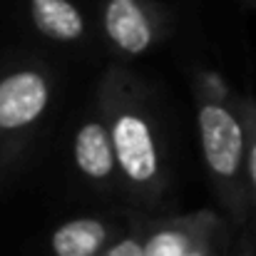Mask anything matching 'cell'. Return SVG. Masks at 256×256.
I'll return each instance as SVG.
<instances>
[{"mask_svg": "<svg viewBox=\"0 0 256 256\" xmlns=\"http://www.w3.org/2000/svg\"><path fill=\"white\" fill-rule=\"evenodd\" d=\"M35 28L55 40H78L85 32L80 10L70 0H30Z\"/></svg>", "mask_w": 256, "mask_h": 256, "instance_id": "6", "label": "cell"}, {"mask_svg": "<svg viewBox=\"0 0 256 256\" xmlns=\"http://www.w3.org/2000/svg\"><path fill=\"white\" fill-rule=\"evenodd\" d=\"M110 256H147L144 254V246H140L137 242H132V239H127V242H122V244H117Z\"/></svg>", "mask_w": 256, "mask_h": 256, "instance_id": "9", "label": "cell"}, {"mask_svg": "<svg viewBox=\"0 0 256 256\" xmlns=\"http://www.w3.org/2000/svg\"><path fill=\"white\" fill-rule=\"evenodd\" d=\"M246 167H249V179L256 189V124H254V137H252V144H249V152H246Z\"/></svg>", "mask_w": 256, "mask_h": 256, "instance_id": "10", "label": "cell"}, {"mask_svg": "<svg viewBox=\"0 0 256 256\" xmlns=\"http://www.w3.org/2000/svg\"><path fill=\"white\" fill-rule=\"evenodd\" d=\"M114 154L132 182H150L157 174V150L147 122L137 114H122L112 130Z\"/></svg>", "mask_w": 256, "mask_h": 256, "instance_id": "2", "label": "cell"}, {"mask_svg": "<svg viewBox=\"0 0 256 256\" xmlns=\"http://www.w3.org/2000/svg\"><path fill=\"white\" fill-rule=\"evenodd\" d=\"M104 30L110 40L130 55H140L152 42V25L140 0H107Z\"/></svg>", "mask_w": 256, "mask_h": 256, "instance_id": "4", "label": "cell"}, {"mask_svg": "<svg viewBox=\"0 0 256 256\" xmlns=\"http://www.w3.org/2000/svg\"><path fill=\"white\" fill-rule=\"evenodd\" d=\"M107 239V226L97 219H75L52 234L58 256H94Z\"/></svg>", "mask_w": 256, "mask_h": 256, "instance_id": "7", "label": "cell"}, {"mask_svg": "<svg viewBox=\"0 0 256 256\" xmlns=\"http://www.w3.org/2000/svg\"><path fill=\"white\" fill-rule=\"evenodd\" d=\"M75 160H78V167L92 179H104L112 172L117 160L114 142H112V134L100 122H90L85 127H80L75 137Z\"/></svg>", "mask_w": 256, "mask_h": 256, "instance_id": "5", "label": "cell"}, {"mask_svg": "<svg viewBox=\"0 0 256 256\" xmlns=\"http://www.w3.org/2000/svg\"><path fill=\"white\" fill-rule=\"evenodd\" d=\"M192 249H194V242L182 229H162L144 244L147 256H186Z\"/></svg>", "mask_w": 256, "mask_h": 256, "instance_id": "8", "label": "cell"}, {"mask_svg": "<svg viewBox=\"0 0 256 256\" xmlns=\"http://www.w3.org/2000/svg\"><path fill=\"white\" fill-rule=\"evenodd\" d=\"M186 256H206V249H202V246H194V249H192V252H189Z\"/></svg>", "mask_w": 256, "mask_h": 256, "instance_id": "11", "label": "cell"}, {"mask_svg": "<svg viewBox=\"0 0 256 256\" xmlns=\"http://www.w3.org/2000/svg\"><path fill=\"white\" fill-rule=\"evenodd\" d=\"M48 104V85L38 72H15L0 82V127L18 130L40 117Z\"/></svg>", "mask_w": 256, "mask_h": 256, "instance_id": "3", "label": "cell"}, {"mask_svg": "<svg viewBox=\"0 0 256 256\" xmlns=\"http://www.w3.org/2000/svg\"><path fill=\"white\" fill-rule=\"evenodd\" d=\"M199 132L206 164L214 174L232 179L244 162V127L222 104H204L199 110Z\"/></svg>", "mask_w": 256, "mask_h": 256, "instance_id": "1", "label": "cell"}]
</instances>
